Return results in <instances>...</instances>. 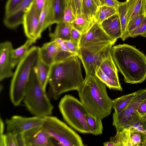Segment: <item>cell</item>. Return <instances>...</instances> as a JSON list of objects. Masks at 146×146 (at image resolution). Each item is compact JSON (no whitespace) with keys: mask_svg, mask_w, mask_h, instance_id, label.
<instances>
[{"mask_svg":"<svg viewBox=\"0 0 146 146\" xmlns=\"http://www.w3.org/2000/svg\"><path fill=\"white\" fill-rule=\"evenodd\" d=\"M84 80L81 60L77 55L53 64L48 82L53 98L56 100L65 92L77 91Z\"/></svg>","mask_w":146,"mask_h":146,"instance_id":"obj_1","label":"cell"},{"mask_svg":"<svg viewBox=\"0 0 146 146\" xmlns=\"http://www.w3.org/2000/svg\"><path fill=\"white\" fill-rule=\"evenodd\" d=\"M110 52L125 83H141L146 79V56L143 53L125 44L113 46Z\"/></svg>","mask_w":146,"mask_h":146,"instance_id":"obj_2","label":"cell"},{"mask_svg":"<svg viewBox=\"0 0 146 146\" xmlns=\"http://www.w3.org/2000/svg\"><path fill=\"white\" fill-rule=\"evenodd\" d=\"M107 86L95 74L86 75L77 90L80 100L89 113L102 119L109 116L113 100L108 96Z\"/></svg>","mask_w":146,"mask_h":146,"instance_id":"obj_3","label":"cell"},{"mask_svg":"<svg viewBox=\"0 0 146 146\" xmlns=\"http://www.w3.org/2000/svg\"><path fill=\"white\" fill-rule=\"evenodd\" d=\"M40 48L33 46L17 65L11 81L10 88L11 101L15 106L23 100L32 71L40 58Z\"/></svg>","mask_w":146,"mask_h":146,"instance_id":"obj_4","label":"cell"},{"mask_svg":"<svg viewBox=\"0 0 146 146\" xmlns=\"http://www.w3.org/2000/svg\"><path fill=\"white\" fill-rule=\"evenodd\" d=\"M23 100L27 110L35 116L51 115L54 107L38 79L36 66L32 71Z\"/></svg>","mask_w":146,"mask_h":146,"instance_id":"obj_5","label":"cell"},{"mask_svg":"<svg viewBox=\"0 0 146 146\" xmlns=\"http://www.w3.org/2000/svg\"><path fill=\"white\" fill-rule=\"evenodd\" d=\"M58 108L63 119L70 127L82 133H90L86 119L88 111L80 100L66 94L61 99Z\"/></svg>","mask_w":146,"mask_h":146,"instance_id":"obj_6","label":"cell"},{"mask_svg":"<svg viewBox=\"0 0 146 146\" xmlns=\"http://www.w3.org/2000/svg\"><path fill=\"white\" fill-rule=\"evenodd\" d=\"M43 130L56 141V145L64 146L84 145L80 136L57 117L48 116L43 118Z\"/></svg>","mask_w":146,"mask_h":146,"instance_id":"obj_7","label":"cell"},{"mask_svg":"<svg viewBox=\"0 0 146 146\" xmlns=\"http://www.w3.org/2000/svg\"><path fill=\"white\" fill-rule=\"evenodd\" d=\"M104 43L80 47L78 56L84 69L86 75L95 74L97 68L110 53L115 44Z\"/></svg>","mask_w":146,"mask_h":146,"instance_id":"obj_8","label":"cell"},{"mask_svg":"<svg viewBox=\"0 0 146 146\" xmlns=\"http://www.w3.org/2000/svg\"><path fill=\"white\" fill-rule=\"evenodd\" d=\"M146 99V88L140 89L130 104L123 110L113 114L112 125L116 131L128 127L139 115L137 109L140 103Z\"/></svg>","mask_w":146,"mask_h":146,"instance_id":"obj_9","label":"cell"},{"mask_svg":"<svg viewBox=\"0 0 146 146\" xmlns=\"http://www.w3.org/2000/svg\"><path fill=\"white\" fill-rule=\"evenodd\" d=\"M95 74L110 89L122 91L119 80L118 69L111 53L97 68Z\"/></svg>","mask_w":146,"mask_h":146,"instance_id":"obj_10","label":"cell"},{"mask_svg":"<svg viewBox=\"0 0 146 146\" xmlns=\"http://www.w3.org/2000/svg\"><path fill=\"white\" fill-rule=\"evenodd\" d=\"M43 118L34 116L26 117L15 115L7 119L6 133H10L15 136L23 133L33 128L42 127Z\"/></svg>","mask_w":146,"mask_h":146,"instance_id":"obj_11","label":"cell"},{"mask_svg":"<svg viewBox=\"0 0 146 146\" xmlns=\"http://www.w3.org/2000/svg\"><path fill=\"white\" fill-rule=\"evenodd\" d=\"M116 41L108 35L100 25L95 23L87 32L81 34L79 46L80 47L104 43H115Z\"/></svg>","mask_w":146,"mask_h":146,"instance_id":"obj_12","label":"cell"},{"mask_svg":"<svg viewBox=\"0 0 146 146\" xmlns=\"http://www.w3.org/2000/svg\"><path fill=\"white\" fill-rule=\"evenodd\" d=\"M13 49L11 42L5 41L0 44V80L13 77Z\"/></svg>","mask_w":146,"mask_h":146,"instance_id":"obj_13","label":"cell"},{"mask_svg":"<svg viewBox=\"0 0 146 146\" xmlns=\"http://www.w3.org/2000/svg\"><path fill=\"white\" fill-rule=\"evenodd\" d=\"M40 14L31 3L24 15L23 23L24 33L28 39L35 42L38 28Z\"/></svg>","mask_w":146,"mask_h":146,"instance_id":"obj_14","label":"cell"},{"mask_svg":"<svg viewBox=\"0 0 146 146\" xmlns=\"http://www.w3.org/2000/svg\"><path fill=\"white\" fill-rule=\"evenodd\" d=\"M26 146H52L55 145L52 138L41 127L31 129L23 133Z\"/></svg>","mask_w":146,"mask_h":146,"instance_id":"obj_15","label":"cell"},{"mask_svg":"<svg viewBox=\"0 0 146 146\" xmlns=\"http://www.w3.org/2000/svg\"><path fill=\"white\" fill-rule=\"evenodd\" d=\"M33 0H24L11 14L5 16V25L7 27L13 29L22 24L24 14Z\"/></svg>","mask_w":146,"mask_h":146,"instance_id":"obj_16","label":"cell"},{"mask_svg":"<svg viewBox=\"0 0 146 146\" xmlns=\"http://www.w3.org/2000/svg\"><path fill=\"white\" fill-rule=\"evenodd\" d=\"M52 1V0H46L40 15L36 34L37 40L41 37L43 31L49 26L54 23Z\"/></svg>","mask_w":146,"mask_h":146,"instance_id":"obj_17","label":"cell"},{"mask_svg":"<svg viewBox=\"0 0 146 146\" xmlns=\"http://www.w3.org/2000/svg\"><path fill=\"white\" fill-rule=\"evenodd\" d=\"M100 25L107 34L113 39L117 40L121 38V29L118 13L106 19Z\"/></svg>","mask_w":146,"mask_h":146,"instance_id":"obj_18","label":"cell"},{"mask_svg":"<svg viewBox=\"0 0 146 146\" xmlns=\"http://www.w3.org/2000/svg\"><path fill=\"white\" fill-rule=\"evenodd\" d=\"M60 50V48L55 40L46 43L40 48V58L45 63L51 66Z\"/></svg>","mask_w":146,"mask_h":146,"instance_id":"obj_19","label":"cell"},{"mask_svg":"<svg viewBox=\"0 0 146 146\" xmlns=\"http://www.w3.org/2000/svg\"><path fill=\"white\" fill-rule=\"evenodd\" d=\"M103 145L105 146H132L129 129L125 128L116 131L115 135L110 137L109 140Z\"/></svg>","mask_w":146,"mask_h":146,"instance_id":"obj_20","label":"cell"},{"mask_svg":"<svg viewBox=\"0 0 146 146\" xmlns=\"http://www.w3.org/2000/svg\"><path fill=\"white\" fill-rule=\"evenodd\" d=\"M128 22L139 14H146L145 0H126Z\"/></svg>","mask_w":146,"mask_h":146,"instance_id":"obj_21","label":"cell"},{"mask_svg":"<svg viewBox=\"0 0 146 146\" xmlns=\"http://www.w3.org/2000/svg\"><path fill=\"white\" fill-rule=\"evenodd\" d=\"M72 28L70 24L62 21L56 24L54 32L49 34L51 41L58 39H60L63 41L70 40Z\"/></svg>","mask_w":146,"mask_h":146,"instance_id":"obj_22","label":"cell"},{"mask_svg":"<svg viewBox=\"0 0 146 146\" xmlns=\"http://www.w3.org/2000/svg\"><path fill=\"white\" fill-rule=\"evenodd\" d=\"M36 68L38 79L44 89L46 91V86L48 82L51 66L45 63L40 57Z\"/></svg>","mask_w":146,"mask_h":146,"instance_id":"obj_23","label":"cell"},{"mask_svg":"<svg viewBox=\"0 0 146 146\" xmlns=\"http://www.w3.org/2000/svg\"><path fill=\"white\" fill-rule=\"evenodd\" d=\"M121 29V38L124 41L129 37L127 34L128 20L127 15V4L126 1L121 3L117 9Z\"/></svg>","mask_w":146,"mask_h":146,"instance_id":"obj_24","label":"cell"},{"mask_svg":"<svg viewBox=\"0 0 146 146\" xmlns=\"http://www.w3.org/2000/svg\"><path fill=\"white\" fill-rule=\"evenodd\" d=\"M95 23L94 20L89 19L82 14L76 17L70 24L82 34L87 32Z\"/></svg>","mask_w":146,"mask_h":146,"instance_id":"obj_25","label":"cell"},{"mask_svg":"<svg viewBox=\"0 0 146 146\" xmlns=\"http://www.w3.org/2000/svg\"><path fill=\"white\" fill-rule=\"evenodd\" d=\"M118 13L117 9L105 5L99 6L96 13L94 21L100 25L106 19Z\"/></svg>","mask_w":146,"mask_h":146,"instance_id":"obj_26","label":"cell"},{"mask_svg":"<svg viewBox=\"0 0 146 146\" xmlns=\"http://www.w3.org/2000/svg\"><path fill=\"white\" fill-rule=\"evenodd\" d=\"M87 122L90 130V133L98 135L102 133L103 127L102 119L88 112L86 115Z\"/></svg>","mask_w":146,"mask_h":146,"instance_id":"obj_27","label":"cell"},{"mask_svg":"<svg viewBox=\"0 0 146 146\" xmlns=\"http://www.w3.org/2000/svg\"><path fill=\"white\" fill-rule=\"evenodd\" d=\"M35 42L34 41L28 39L23 45L17 48L13 49L12 64L13 69L26 55L30 46Z\"/></svg>","mask_w":146,"mask_h":146,"instance_id":"obj_28","label":"cell"},{"mask_svg":"<svg viewBox=\"0 0 146 146\" xmlns=\"http://www.w3.org/2000/svg\"><path fill=\"white\" fill-rule=\"evenodd\" d=\"M137 93H133L124 95L113 100L112 108L114 112L118 113L124 109L131 102Z\"/></svg>","mask_w":146,"mask_h":146,"instance_id":"obj_29","label":"cell"},{"mask_svg":"<svg viewBox=\"0 0 146 146\" xmlns=\"http://www.w3.org/2000/svg\"><path fill=\"white\" fill-rule=\"evenodd\" d=\"M99 6L94 0H82V14L89 19L94 20V17Z\"/></svg>","mask_w":146,"mask_h":146,"instance_id":"obj_30","label":"cell"},{"mask_svg":"<svg viewBox=\"0 0 146 146\" xmlns=\"http://www.w3.org/2000/svg\"><path fill=\"white\" fill-rule=\"evenodd\" d=\"M52 5L54 23L62 22L66 7L65 0H52Z\"/></svg>","mask_w":146,"mask_h":146,"instance_id":"obj_31","label":"cell"},{"mask_svg":"<svg viewBox=\"0 0 146 146\" xmlns=\"http://www.w3.org/2000/svg\"><path fill=\"white\" fill-rule=\"evenodd\" d=\"M128 128L131 132H137L146 134V128L139 115Z\"/></svg>","mask_w":146,"mask_h":146,"instance_id":"obj_32","label":"cell"},{"mask_svg":"<svg viewBox=\"0 0 146 146\" xmlns=\"http://www.w3.org/2000/svg\"><path fill=\"white\" fill-rule=\"evenodd\" d=\"M0 146H17L15 136L10 133L0 135Z\"/></svg>","mask_w":146,"mask_h":146,"instance_id":"obj_33","label":"cell"},{"mask_svg":"<svg viewBox=\"0 0 146 146\" xmlns=\"http://www.w3.org/2000/svg\"><path fill=\"white\" fill-rule=\"evenodd\" d=\"M146 15V14L145 13L140 14L128 22L127 27V34L129 37V33L141 23Z\"/></svg>","mask_w":146,"mask_h":146,"instance_id":"obj_34","label":"cell"},{"mask_svg":"<svg viewBox=\"0 0 146 146\" xmlns=\"http://www.w3.org/2000/svg\"><path fill=\"white\" fill-rule=\"evenodd\" d=\"M76 18L71 7L70 3H69L65 8L62 21L70 24Z\"/></svg>","mask_w":146,"mask_h":146,"instance_id":"obj_35","label":"cell"},{"mask_svg":"<svg viewBox=\"0 0 146 146\" xmlns=\"http://www.w3.org/2000/svg\"><path fill=\"white\" fill-rule=\"evenodd\" d=\"M146 32V15L141 23L129 34V37L134 38Z\"/></svg>","mask_w":146,"mask_h":146,"instance_id":"obj_36","label":"cell"},{"mask_svg":"<svg viewBox=\"0 0 146 146\" xmlns=\"http://www.w3.org/2000/svg\"><path fill=\"white\" fill-rule=\"evenodd\" d=\"M24 0H8L5 7V16L12 13Z\"/></svg>","mask_w":146,"mask_h":146,"instance_id":"obj_37","label":"cell"},{"mask_svg":"<svg viewBox=\"0 0 146 146\" xmlns=\"http://www.w3.org/2000/svg\"><path fill=\"white\" fill-rule=\"evenodd\" d=\"M82 0H70V1L69 3H70L74 14L76 17L82 15Z\"/></svg>","mask_w":146,"mask_h":146,"instance_id":"obj_38","label":"cell"},{"mask_svg":"<svg viewBox=\"0 0 146 146\" xmlns=\"http://www.w3.org/2000/svg\"><path fill=\"white\" fill-rule=\"evenodd\" d=\"M143 134L137 132H131L132 146H143Z\"/></svg>","mask_w":146,"mask_h":146,"instance_id":"obj_39","label":"cell"},{"mask_svg":"<svg viewBox=\"0 0 146 146\" xmlns=\"http://www.w3.org/2000/svg\"><path fill=\"white\" fill-rule=\"evenodd\" d=\"M63 41L70 51L78 56L80 50V47L78 43L71 40Z\"/></svg>","mask_w":146,"mask_h":146,"instance_id":"obj_40","label":"cell"},{"mask_svg":"<svg viewBox=\"0 0 146 146\" xmlns=\"http://www.w3.org/2000/svg\"><path fill=\"white\" fill-rule=\"evenodd\" d=\"M46 0H33L32 2L36 10L40 15Z\"/></svg>","mask_w":146,"mask_h":146,"instance_id":"obj_41","label":"cell"},{"mask_svg":"<svg viewBox=\"0 0 146 146\" xmlns=\"http://www.w3.org/2000/svg\"><path fill=\"white\" fill-rule=\"evenodd\" d=\"M81 34L77 30L72 28L70 34V40L77 43H79Z\"/></svg>","mask_w":146,"mask_h":146,"instance_id":"obj_42","label":"cell"},{"mask_svg":"<svg viewBox=\"0 0 146 146\" xmlns=\"http://www.w3.org/2000/svg\"><path fill=\"white\" fill-rule=\"evenodd\" d=\"M15 138L17 146H26L25 142L24 137L23 133L15 135Z\"/></svg>","mask_w":146,"mask_h":146,"instance_id":"obj_43","label":"cell"},{"mask_svg":"<svg viewBox=\"0 0 146 146\" xmlns=\"http://www.w3.org/2000/svg\"><path fill=\"white\" fill-rule=\"evenodd\" d=\"M104 5L117 9L121 2L117 0H104Z\"/></svg>","mask_w":146,"mask_h":146,"instance_id":"obj_44","label":"cell"},{"mask_svg":"<svg viewBox=\"0 0 146 146\" xmlns=\"http://www.w3.org/2000/svg\"><path fill=\"white\" fill-rule=\"evenodd\" d=\"M137 111L140 115H143L146 113V99L140 103Z\"/></svg>","mask_w":146,"mask_h":146,"instance_id":"obj_45","label":"cell"},{"mask_svg":"<svg viewBox=\"0 0 146 146\" xmlns=\"http://www.w3.org/2000/svg\"><path fill=\"white\" fill-rule=\"evenodd\" d=\"M4 123L2 119L1 118L0 119V135L4 133Z\"/></svg>","mask_w":146,"mask_h":146,"instance_id":"obj_46","label":"cell"},{"mask_svg":"<svg viewBox=\"0 0 146 146\" xmlns=\"http://www.w3.org/2000/svg\"><path fill=\"white\" fill-rule=\"evenodd\" d=\"M140 116L146 128V113L143 115H140Z\"/></svg>","mask_w":146,"mask_h":146,"instance_id":"obj_47","label":"cell"},{"mask_svg":"<svg viewBox=\"0 0 146 146\" xmlns=\"http://www.w3.org/2000/svg\"><path fill=\"white\" fill-rule=\"evenodd\" d=\"M143 146H146V134H143Z\"/></svg>","mask_w":146,"mask_h":146,"instance_id":"obj_48","label":"cell"},{"mask_svg":"<svg viewBox=\"0 0 146 146\" xmlns=\"http://www.w3.org/2000/svg\"><path fill=\"white\" fill-rule=\"evenodd\" d=\"M141 36L146 38V32L140 35Z\"/></svg>","mask_w":146,"mask_h":146,"instance_id":"obj_49","label":"cell"},{"mask_svg":"<svg viewBox=\"0 0 146 146\" xmlns=\"http://www.w3.org/2000/svg\"><path fill=\"white\" fill-rule=\"evenodd\" d=\"M70 1V0H65L66 7L68 5V4Z\"/></svg>","mask_w":146,"mask_h":146,"instance_id":"obj_50","label":"cell"},{"mask_svg":"<svg viewBox=\"0 0 146 146\" xmlns=\"http://www.w3.org/2000/svg\"><path fill=\"white\" fill-rule=\"evenodd\" d=\"M97 3L98 5L99 6V1L98 0H94Z\"/></svg>","mask_w":146,"mask_h":146,"instance_id":"obj_51","label":"cell"},{"mask_svg":"<svg viewBox=\"0 0 146 146\" xmlns=\"http://www.w3.org/2000/svg\"><path fill=\"white\" fill-rule=\"evenodd\" d=\"M145 4H146V0H145Z\"/></svg>","mask_w":146,"mask_h":146,"instance_id":"obj_52","label":"cell"},{"mask_svg":"<svg viewBox=\"0 0 146 146\" xmlns=\"http://www.w3.org/2000/svg\"></svg>","mask_w":146,"mask_h":146,"instance_id":"obj_53","label":"cell"}]
</instances>
